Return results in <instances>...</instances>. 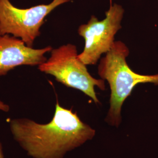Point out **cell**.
<instances>
[{
    "label": "cell",
    "instance_id": "obj_1",
    "mask_svg": "<svg viewBox=\"0 0 158 158\" xmlns=\"http://www.w3.org/2000/svg\"><path fill=\"white\" fill-rule=\"evenodd\" d=\"M10 129L14 140L32 158H63L68 151L91 139L96 132L77 113L63 107L58 102L49 123L13 119L10 121Z\"/></svg>",
    "mask_w": 158,
    "mask_h": 158
},
{
    "label": "cell",
    "instance_id": "obj_8",
    "mask_svg": "<svg viewBox=\"0 0 158 158\" xmlns=\"http://www.w3.org/2000/svg\"><path fill=\"white\" fill-rule=\"evenodd\" d=\"M0 158H4V153L2 151V145L1 143H0Z\"/></svg>",
    "mask_w": 158,
    "mask_h": 158
},
{
    "label": "cell",
    "instance_id": "obj_3",
    "mask_svg": "<svg viewBox=\"0 0 158 158\" xmlns=\"http://www.w3.org/2000/svg\"><path fill=\"white\" fill-rule=\"evenodd\" d=\"M78 55L74 45H63L52 49L50 57L38 66V69L42 72L54 76L58 82L82 91L96 103H100L95 87L104 90L105 80L93 77L86 65L79 59Z\"/></svg>",
    "mask_w": 158,
    "mask_h": 158
},
{
    "label": "cell",
    "instance_id": "obj_7",
    "mask_svg": "<svg viewBox=\"0 0 158 158\" xmlns=\"http://www.w3.org/2000/svg\"><path fill=\"white\" fill-rule=\"evenodd\" d=\"M0 110L4 112H8L10 110V106L0 100Z\"/></svg>",
    "mask_w": 158,
    "mask_h": 158
},
{
    "label": "cell",
    "instance_id": "obj_5",
    "mask_svg": "<svg viewBox=\"0 0 158 158\" xmlns=\"http://www.w3.org/2000/svg\"><path fill=\"white\" fill-rule=\"evenodd\" d=\"M124 13L122 6L111 3L104 19L98 21L95 16H91L87 23L79 27L78 33L84 38L85 45L78 57L86 66L96 64L102 55L111 49L115 35L122 28Z\"/></svg>",
    "mask_w": 158,
    "mask_h": 158
},
{
    "label": "cell",
    "instance_id": "obj_4",
    "mask_svg": "<svg viewBox=\"0 0 158 158\" xmlns=\"http://www.w3.org/2000/svg\"><path fill=\"white\" fill-rule=\"evenodd\" d=\"M70 1L53 0L49 4L21 9L13 6L10 0H0V35H10L32 48L46 17L58 6Z\"/></svg>",
    "mask_w": 158,
    "mask_h": 158
},
{
    "label": "cell",
    "instance_id": "obj_6",
    "mask_svg": "<svg viewBox=\"0 0 158 158\" xmlns=\"http://www.w3.org/2000/svg\"><path fill=\"white\" fill-rule=\"evenodd\" d=\"M51 46L42 49L30 48L22 40L10 35H0V76L19 66H40L47 60Z\"/></svg>",
    "mask_w": 158,
    "mask_h": 158
},
{
    "label": "cell",
    "instance_id": "obj_2",
    "mask_svg": "<svg viewBox=\"0 0 158 158\" xmlns=\"http://www.w3.org/2000/svg\"><path fill=\"white\" fill-rule=\"evenodd\" d=\"M129 54L130 50L124 42L115 41L98 67V75L107 81L111 89L110 107L106 121L117 127L121 121L122 106L136 85L147 83L158 85V74L143 75L130 68L126 60Z\"/></svg>",
    "mask_w": 158,
    "mask_h": 158
}]
</instances>
